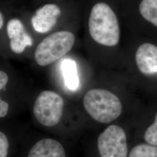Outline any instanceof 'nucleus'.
<instances>
[{"instance_id": "obj_1", "label": "nucleus", "mask_w": 157, "mask_h": 157, "mask_svg": "<svg viewBox=\"0 0 157 157\" xmlns=\"http://www.w3.org/2000/svg\"><path fill=\"white\" fill-rule=\"evenodd\" d=\"M89 29L91 38L101 45L113 47L119 41L118 18L107 3L98 2L92 7L89 19Z\"/></svg>"}, {"instance_id": "obj_2", "label": "nucleus", "mask_w": 157, "mask_h": 157, "mask_svg": "<svg viewBox=\"0 0 157 157\" xmlns=\"http://www.w3.org/2000/svg\"><path fill=\"white\" fill-rule=\"evenodd\" d=\"M84 107L90 116L97 122L108 124L117 119L122 112L119 98L108 90H90L85 94Z\"/></svg>"}, {"instance_id": "obj_3", "label": "nucleus", "mask_w": 157, "mask_h": 157, "mask_svg": "<svg viewBox=\"0 0 157 157\" xmlns=\"http://www.w3.org/2000/svg\"><path fill=\"white\" fill-rule=\"evenodd\" d=\"M75 41L73 34L61 31L45 37L36 48L34 53L36 62L45 67L65 56L72 48Z\"/></svg>"}, {"instance_id": "obj_4", "label": "nucleus", "mask_w": 157, "mask_h": 157, "mask_svg": "<svg viewBox=\"0 0 157 157\" xmlns=\"http://www.w3.org/2000/svg\"><path fill=\"white\" fill-rule=\"evenodd\" d=\"M64 101L55 92L44 91L37 97L33 107L34 115L40 124L51 127L59 123L62 117Z\"/></svg>"}, {"instance_id": "obj_5", "label": "nucleus", "mask_w": 157, "mask_h": 157, "mask_svg": "<svg viewBox=\"0 0 157 157\" xmlns=\"http://www.w3.org/2000/svg\"><path fill=\"white\" fill-rule=\"evenodd\" d=\"M101 157H127L126 136L123 129L111 125L105 129L98 139Z\"/></svg>"}, {"instance_id": "obj_6", "label": "nucleus", "mask_w": 157, "mask_h": 157, "mask_svg": "<svg viewBox=\"0 0 157 157\" xmlns=\"http://www.w3.org/2000/svg\"><path fill=\"white\" fill-rule=\"evenodd\" d=\"M61 10L56 4H48L39 8L32 17L34 29L40 33L50 32L57 23Z\"/></svg>"}, {"instance_id": "obj_7", "label": "nucleus", "mask_w": 157, "mask_h": 157, "mask_svg": "<svg viewBox=\"0 0 157 157\" xmlns=\"http://www.w3.org/2000/svg\"><path fill=\"white\" fill-rule=\"evenodd\" d=\"M7 33L10 39V47L16 54H21L27 46H32L33 39L18 19H12L7 24Z\"/></svg>"}, {"instance_id": "obj_8", "label": "nucleus", "mask_w": 157, "mask_h": 157, "mask_svg": "<svg viewBox=\"0 0 157 157\" xmlns=\"http://www.w3.org/2000/svg\"><path fill=\"white\" fill-rule=\"evenodd\" d=\"M136 65L144 75L157 73V46L151 43L140 45L136 53Z\"/></svg>"}, {"instance_id": "obj_9", "label": "nucleus", "mask_w": 157, "mask_h": 157, "mask_svg": "<svg viewBox=\"0 0 157 157\" xmlns=\"http://www.w3.org/2000/svg\"><path fill=\"white\" fill-rule=\"evenodd\" d=\"M28 157H66L62 145L57 141L45 139L36 143Z\"/></svg>"}, {"instance_id": "obj_10", "label": "nucleus", "mask_w": 157, "mask_h": 157, "mask_svg": "<svg viewBox=\"0 0 157 157\" xmlns=\"http://www.w3.org/2000/svg\"><path fill=\"white\" fill-rule=\"evenodd\" d=\"M61 69L65 85L67 88L72 91L77 90L80 82L76 62L71 59H64L61 64Z\"/></svg>"}, {"instance_id": "obj_11", "label": "nucleus", "mask_w": 157, "mask_h": 157, "mask_svg": "<svg viewBox=\"0 0 157 157\" xmlns=\"http://www.w3.org/2000/svg\"><path fill=\"white\" fill-rule=\"evenodd\" d=\"M139 11L146 20L157 27V0H142Z\"/></svg>"}, {"instance_id": "obj_12", "label": "nucleus", "mask_w": 157, "mask_h": 157, "mask_svg": "<svg viewBox=\"0 0 157 157\" xmlns=\"http://www.w3.org/2000/svg\"><path fill=\"white\" fill-rule=\"evenodd\" d=\"M129 157H157V146L141 144L135 147Z\"/></svg>"}, {"instance_id": "obj_13", "label": "nucleus", "mask_w": 157, "mask_h": 157, "mask_svg": "<svg viewBox=\"0 0 157 157\" xmlns=\"http://www.w3.org/2000/svg\"><path fill=\"white\" fill-rule=\"evenodd\" d=\"M8 82V76L6 73L0 71V91L4 89ZM9 109V105L6 101L0 98V118L6 117Z\"/></svg>"}, {"instance_id": "obj_14", "label": "nucleus", "mask_w": 157, "mask_h": 157, "mask_svg": "<svg viewBox=\"0 0 157 157\" xmlns=\"http://www.w3.org/2000/svg\"><path fill=\"white\" fill-rule=\"evenodd\" d=\"M144 139L150 144L157 146V113L154 122L145 132Z\"/></svg>"}, {"instance_id": "obj_15", "label": "nucleus", "mask_w": 157, "mask_h": 157, "mask_svg": "<svg viewBox=\"0 0 157 157\" xmlns=\"http://www.w3.org/2000/svg\"><path fill=\"white\" fill-rule=\"evenodd\" d=\"M9 148V143L6 135L0 131V157H6Z\"/></svg>"}, {"instance_id": "obj_16", "label": "nucleus", "mask_w": 157, "mask_h": 157, "mask_svg": "<svg viewBox=\"0 0 157 157\" xmlns=\"http://www.w3.org/2000/svg\"><path fill=\"white\" fill-rule=\"evenodd\" d=\"M4 24V17L2 15V13L0 11V30L2 28Z\"/></svg>"}]
</instances>
